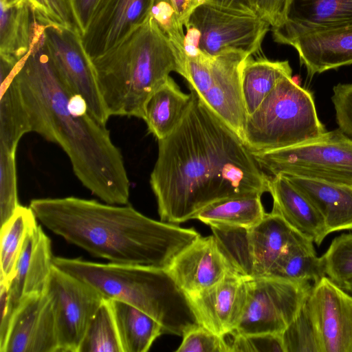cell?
Segmentation results:
<instances>
[{"label":"cell","instance_id":"obj_11","mask_svg":"<svg viewBox=\"0 0 352 352\" xmlns=\"http://www.w3.org/2000/svg\"><path fill=\"white\" fill-rule=\"evenodd\" d=\"M45 292L53 305L59 352H78L90 321L105 298L55 265Z\"/></svg>","mask_w":352,"mask_h":352},{"label":"cell","instance_id":"obj_17","mask_svg":"<svg viewBox=\"0 0 352 352\" xmlns=\"http://www.w3.org/2000/svg\"><path fill=\"white\" fill-rule=\"evenodd\" d=\"M166 270L188 297L230 273H237L213 234L198 237L174 257Z\"/></svg>","mask_w":352,"mask_h":352},{"label":"cell","instance_id":"obj_9","mask_svg":"<svg viewBox=\"0 0 352 352\" xmlns=\"http://www.w3.org/2000/svg\"><path fill=\"white\" fill-rule=\"evenodd\" d=\"M210 228L232 265L245 278L266 276L284 249L305 236L272 212L249 228Z\"/></svg>","mask_w":352,"mask_h":352},{"label":"cell","instance_id":"obj_24","mask_svg":"<svg viewBox=\"0 0 352 352\" xmlns=\"http://www.w3.org/2000/svg\"><path fill=\"white\" fill-rule=\"evenodd\" d=\"M19 60L0 54V148L16 152L21 138L30 132L28 113L16 76Z\"/></svg>","mask_w":352,"mask_h":352},{"label":"cell","instance_id":"obj_16","mask_svg":"<svg viewBox=\"0 0 352 352\" xmlns=\"http://www.w3.org/2000/svg\"><path fill=\"white\" fill-rule=\"evenodd\" d=\"M0 352H59L53 305L45 292L19 305Z\"/></svg>","mask_w":352,"mask_h":352},{"label":"cell","instance_id":"obj_41","mask_svg":"<svg viewBox=\"0 0 352 352\" xmlns=\"http://www.w3.org/2000/svg\"><path fill=\"white\" fill-rule=\"evenodd\" d=\"M253 10L270 25L272 28L287 19L293 0H250Z\"/></svg>","mask_w":352,"mask_h":352},{"label":"cell","instance_id":"obj_30","mask_svg":"<svg viewBox=\"0 0 352 352\" xmlns=\"http://www.w3.org/2000/svg\"><path fill=\"white\" fill-rule=\"evenodd\" d=\"M292 77L288 60H254L250 56L241 72V87L247 115L252 114L284 77Z\"/></svg>","mask_w":352,"mask_h":352},{"label":"cell","instance_id":"obj_3","mask_svg":"<svg viewBox=\"0 0 352 352\" xmlns=\"http://www.w3.org/2000/svg\"><path fill=\"white\" fill-rule=\"evenodd\" d=\"M29 206L53 233L114 263L166 269L201 236L192 228L154 220L127 204L66 197L34 199Z\"/></svg>","mask_w":352,"mask_h":352},{"label":"cell","instance_id":"obj_7","mask_svg":"<svg viewBox=\"0 0 352 352\" xmlns=\"http://www.w3.org/2000/svg\"><path fill=\"white\" fill-rule=\"evenodd\" d=\"M186 60L239 51L257 53L270 25L256 12L204 2L185 24Z\"/></svg>","mask_w":352,"mask_h":352},{"label":"cell","instance_id":"obj_8","mask_svg":"<svg viewBox=\"0 0 352 352\" xmlns=\"http://www.w3.org/2000/svg\"><path fill=\"white\" fill-rule=\"evenodd\" d=\"M252 154L261 168L271 175L352 184V138L339 129L295 146Z\"/></svg>","mask_w":352,"mask_h":352},{"label":"cell","instance_id":"obj_13","mask_svg":"<svg viewBox=\"0 0 352 352\" xmlns=\"http://www.w3.org/2000/svg\"><path fill=\"white\" fill-rule=\"evenodd\" d=\"M45 40L59 72L72 90L86 100L90 114L106 125L109 114L102 98L94 66L78 29L48 25Z\"/></svg>","mask_w":352,"mask_h":352},{"label":"cell","instance_id":"obj_29","mask_svg":"<svg viewBox=\"0 0 352 352\" xmlns=\"http://www.w3.org/2000/svg\"><path fill=\"white\" fill-rule=\"evenodd\" d=\"M314 243L311 239L301 236L289 244L266 276L297 283L313 282V285L318 282L325 274Z\"/></svg>","mask_w":352,"mask_h":352},{"label":"cell","instance_id":"obj_38","mask_svg":"<svg viewBox=\"0 0 352 352\" xmlns=\"http://www.w3.org/2000/svg\"><path fill=\"white\" fill-rule=\"evenodd\" d=\"M176 352H231L230 343L201 324L187 331Z\"/></svg>","mask_w":352,"mask_h":352},{"label":"cell","instance_id":"obj_32","mask_svg":"<svg viewBox=\"0 0 352 352\" xmlns=\"http://www.w3.org/2000/svg\"><path fill=\"white\" fill-rule=\"evenodd\" d=\"M78 352H122L108 299L90 321Z\"/></svg>","mask_w":352,"mask_h":352},{"label":"cell","instance_id":"obj_26","mask_svg":"<svg viewBox=\"0 0 352 352\" xmlns=\"http://www.w3.org/2000/svg\"><path fill=\"white\" fill-rule=\"evenodd\" d=\"M191 98V92H183L169 76L146 102L143 120L148 132L157 140L169 135L183 117Z\"/></svg>","mask_w":352,"mask_h":352},{"label":"cell","instance_id":"obj_39","mask_svg":"<svg viewBox=\"0 0 352 352\" xmlns=\"http://www.w3.org/2000/svg\"><path fill=\"white\" fill-rule=\"evenodd\" d=\"M231 352H285L281 334H232Z\"/></svg>","mask_w":352,"mask_h":352},{"label":"cell","instance_id":"obj_35","mask_svg":"<svg viewBox=\"0 0 352 352\" xmlns=\"http://www.w3.org/2000/svg\"><path fill=\"white\" fill-rule=\"evenodd\" d=\"M18 201L16 152L0 148L1 226L14 214Z\"/></svg>","mask_w":352,"mask_h":352},{"label":"cell","instance_id":"obj_45","mask_svg":"<svg viewBox=\"0 0 352 352\" xmlns=\"http://www.w3.org/2000/svg\"><path fill=\"white\" fill-rule=\"evenodd\" d=\"M346 292L350 294L352 296V281L347 283L343 288Z\"/></svg>","mask_w":352,"mask_h":352},{"label":"cell","instance_id":"obj_27","mask_svg":"<svg viewBox=\"0 0 352 352\" xmlns=\"http://www.w3.org/2000/svg\"><path fill=\"white\" fill-rule=\"evenodd\" d=\"M108 300L122 352H146L164 333L161 324L143 311L119 300Z\"/></svg>","mask_w":352,"mask_h":352},{"label":"cell","instance_id":"obj_40","mask_svg":"<svg viewBox=\"0 0 352 352\" xmlns=\"http://www.w3.org/2000/svg\"><path fill=\"white\" fill-rule=\"evenodd\" d=\"M331 101L338 129L352 138V83L335 85Z\"/></svg>","mask_w":352,"mask_h":352},{"label":"cell","instance_id":"obj_21","mask_svg":"<svg viewBox=\"0 0 352 352\" xmlns=\"http://www.w3.org/2000/svg\"><path fill=\"white\" fill-rule=\"evenodd\" d=\"M352 25V0H293L286 21L272 28L275 42L287 45L302 34Z\"/></svg>","mask_w":352,"mask_h":352},{"label":"cell","instance_id":"obj_31","mask_svg":"<svg viewBox=\"0 0 352 352\" xmlns=\"http://www.w3.org/2000/svg\"><path fill=\"white\" fill-rule=\"evenodd\" d=\"M36 220L30 206L19 205L10 219L1 226L0 283L8 286L12 279L25 237L37 223Z\"/></svg>","mask_w":352,"mask_h":352},{"label":"cell","instance_id":"obj_28","mask_svg":"<svg viewBox=\"0 0 352 352\" xmlns=\"http://www.w3.org/2000/svg\"><path fill=\"white\" fill-rule=\"evenodd\" d=\"M261 195L231 197L212 203L194 217L210 227L249 228L266 214Z\"/></svg>","mask_w":352,"mask_h":352},{"label":"cell","instance_id":"obj_12","mask_svg":"<svg viewBox=\"0 0 352 352\" xmlns=\"http://www.w3.org/2000/svg\"><path fill=\"white\" fill-rule=\"evenodd\" d=\"M53 259L51 240L36 223L25 237L8 286L0 283V349L19 305L30 296L45 292L54 266Z\"/></svg>","mask_w":352,"mask_h":352},{"label":"cell","instance_id":"obj_42","mask_svg":"<svg viewBox=\"0 0 352 352\" xmlns=\"http://www.w3.org/2000/svg\"><path fill=\"white\" fill-rule=\"evenodd\" d=\"M102 0H69L76 26L81 36L85 33Z\"/></svg>","mask_w":352,"mask_h":352},{"label":"cell","instance_id":"obj_44","mask_svg":"<svg viewBox=\"0 0 352 352\" xmlns=\"http://www.w3.org/2000/svg\"><path fill=\"white\" fill-rule=\"evenodd\" d=\"M206 2L219 6L236 8L243 10L254 11L251 6L250 0H205ZM255 12V11H254Z\"/></svg>","mask_w":352,"mask_h":352},{"label":"cell","instance_id":"obj_36","mask_svg":"<svg viewBox=\"0 0 352 352\" xmlns=\"http://www.w3.org/2000/svg\"><path fill=\"white\" fill-rule=\"evenodd\" d=\"M149 15L186 61L184 25L171 0H151Z\"/></svg>","mask_w":352,"mask_h":352},{"label":"cell","instance_id":"obj_37","mask_svg":"<svg viewBox=\"0 0 352 352\" xmlns=\"http://www.w3.org/2000/svg\"><path fill=\"white\" fill-rule=\"evenodd\" d=\"M0 2L8 6L28 3L47 24L78 29L69 0H0Z\"/></svg>","mask_w":352,"mask_h":352},{"label":"cell","instance_id":"obj_6","mask_svg":"<svg viewBox=\"0 0 352 352\" xmlns=\"http://www.w3.org/2000/svg\"><path fill=\"white\" fill-rule=\"evenodd\" d=\"M326 131L312 94L287 76L247 116L243 140L252 153L265 152L311 140Z\"/></svg>","mask_w":352,"mask_h":352},{"label":"cell","instance_id":"obj_25","mask_svg":"<svg viewBox=\"0 0 352 352\" xmlns=\"http://www.w3.org/2000/svg\"><path fill=\"white\" fill-rule=\"evenodd\" d=\"M0 5V54L20 60L50 25L28 3Z\"/></svg>","mask_w":352,"mask_h":352},{"label":"cell","instance_id":"obj_15","mask_svg":"<svg viewBox=\"0 0 352 352\" xmlns=\"http://www.w3.org/2000/svg\"><path fill=\"white\" fill-rule=\"evenodd\" d=\"M250 56L231 51L212 57V82L206 93L199 97L242 140L248 115L242 94L241 72Z\"/></svg>","mask_w":352,"mask_h":352},{"label":"cell","instance_id":"obj_14","mask_svg":"<svg viewBox=\"0 0 352 352\" xmlns=\"http://www.w3.org/2000/svg\"><path fill=\"white\" fill-rule=\"evenodd\" d=\"M307 304L322 352H352V296L324 276L313 285Z\"/></svg>","mask_w":352,"mask_h":352},{"label":"cell","instance_id":"obj_43","mask_svg":"<svg viewBox=\"0 0 352 352\" xmlns=\"http://www.w3.org/2000/svg\"><path fill=\"white\" fill-rule=\"evenodd\" d=\"M181 23L184 26L190 14L205 0H171Z\"/></svg>","mask_w":352,"mask_h":352},{"label":"cell","instance_id":"obj_23","mask_svg":"<svg viewBox=\"0 0 352 352\" xmlns=\"http://www.w3.org/2000/svg\"><path fill=\"white\" fill-rule=\"evenodd\" d=\"M269 192L273 198L271 212L320 245L329 234L322 217L311 202L283 175L270 176Z\"/></svg>","mask_w":352,"mask_h":352},{"label":"cell","instance_id":"obj_10","mask_svg":"<svg viewBox=\"0 0 352 352\" xmlns=\"http://www.w3.org/2000/svg\"><path fill=\"white\" fill-rule=\"evenodd\" d=\"M312 286L310 282L270 276L246 278L245 309L232 334H282L307 300Z\"/></svg>","mask_w":352,"mask_h":352},{"label":"cell","instance_id":"obj_19","mask_svg":"<svg viewBox=\"0 0 352 352\" xmlns=\"http://www.w3.org/2000/svg\"><path fill=\"white\" fill-rule=\"evenodd\" d=\"M188 298L200 324L219 336L231 335L245 309L246 278L238 273H230Z\"/></svg>","mask_w":352,"mask_h":352},{"label":"cell","instance_id":"obj_5","mask_svg":"<svg viewBox=\"0 0 352 352\" xmlns=\"http://www.w3.org/2000/svg\"><path fill=\"white\" fill-rule=\"evenodd\" d=\"M53 264L89 284L104 298L121 300L146 313L161 324L164 333L182 337L200 324L188 296L165 268L59 256L54 257Z\"/></svg>","mask_w":352,"mask_h":352},{"label":"cell","instance_id":"obj_20","mask_svg":"<svg viewBox=\"0 0 352 352\" xmlns=\"http://www.w3.org/2000/svg\"><path fill=\"white\" fill-rule=\"evenodd\" d=\"M297 52L309 76L352 64V25L321 29L287 43Z\"/></svg>","mask_w":352,"mask_h":352},{"label":"cell","instance_id":"obj_18","mask_svg":"<svg viewBox=\"0 0 352 352\" xmlns=\"http://www.w3.org/2000/svg\"><path fill=\"white\" fill-rule=\"evenodd\" d=\"M151 0H102L82 35L91 60L124 39L149 16Z\"/></svg>","mask_w":352,"mask_h":352},{"label":"cell","instance_id":"obj_1","mask_svg":"<svg viewBox=\"0 0 352 352\" xmlns=\"http://www.w3.org/2000/svg\"><path fill=\"white\" fill-rule=\"evenodd\" d=\"M190 92L178 124L157 140L150 175L160 219L173 224L216 201L269 192L270 175L243 140Z\"/></svg>","mask_w":352,"mask_h":352},{"label":"cell","instance_id":"obj_2","mask_svg":"<svg viewBox=\"0 0 352 352\" xmlns=\"http://www.w3.org/2000/svg\"><path fill=\"white\" fill-rule=\"evenodd\" d=\"M16 76L30 132L58 144L81 184L104 203L127 204L130 182L122 153L65 80L45 32L18 62Z\"/></svg>","mask_w":352,"mask_h":352},{"label":"cell","instance_id":"obj_34","mask_svg":"<svg viewBox=\"0 0 352 352\" xmlns=\"http://www.w3.org/2000/svg\"><path fill=\"white\" fill-rule=\"evenodd\" d=\"M325 276L341 288L352 281V233L335 237L320 256Z\"/></svg>","mask_w":352,"mask_h":352},{"label":"cell","instance_id":"obj_4","mask_svg":"<svg viewBox=\"0 0 352 352\" xmlns=\"http://www.w3.org/2000/svg\"><path fill=\"white\" fill-rule=\"evenodd\" d=\"M91 62L110 116L144 119L147 100L170 72L186 77L185 60L150 15Z\"/></svg>","mask_w":352,"mask_h":352},{"label":"cell","instance_id":"obj_33","mask_svg":"<svg viewBox=\"0 0 352 352\" xmlns=\"http://www.w3.org/2000/svg\"><path fill=\"white\" fill-rule=\"evenodd\" d=\"M281 336L285 352H322L318 329L307 300Z\"/></svg>","mask_w":352,"mask_h":352},{"label":"cell","instance_id":"obj_22","mask_svg":"<svg viewBox=\"0 0 352 352\" xmlns=\"http://www.w3.org/2000/svg\"><path fill=\"white\" fill-rule=\"evenodd\" d=\"M314 206L328 234L352 230V184L283 175Z\"/></svg>","mask_w":352,"mask_h":352}]
</instances>
